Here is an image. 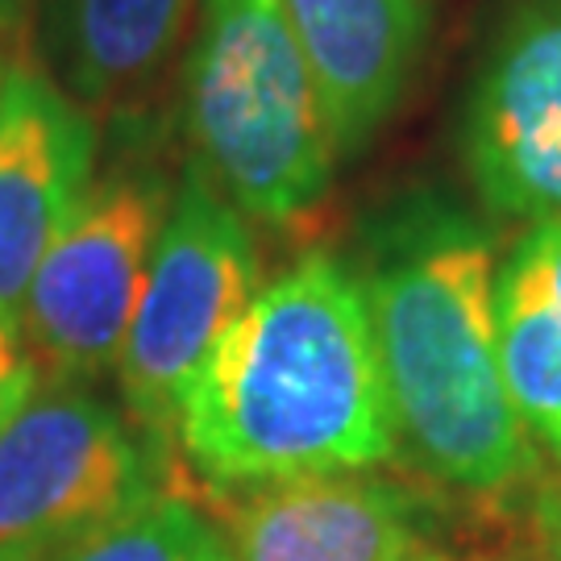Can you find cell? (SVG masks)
Masks as SVG:
<instances>
[{
	"mask_svg": "<svg viewBox=\"0 0 561 561\" xmlns=\"http://www.w3.org/2000/svg\"><path fill=\"white\" fill-rule=\"evenodd\" d=\"M175 454L204 491L400 454L358 275L337 254L308 250L254 291L183 396Z\"/></svg>",
	"mask_w": 561,
	"mask_h": 561,
	"instance_id": "6da1fadb",
	"label": "cell"
},
{
	"mask_svg": "<svg viewBox=\"0 0 561 561\" xmlns=\"http://www.w3.org/2000/svg\"><path fill=\"white\" fill-rule=\"evenodd\" d=\"M495 241L442 196L382 208L354 271L379 350L396 442L433 482L503 495L541 474L495 341Z\"/></svg>",
	"mask_w": 561,
	"mask_h": 561,
	"instance_id": "7a4b0ae2",
	"label": "cell"
},
{
	"mask_svg": "<svg viewBox=\"0 0 561 561\" xmlns=\"http://www.w3.org/2000/svg\"><path fill=\"white\" fill-rule=\"evenodd\" d=\"M183 62L196 171L245 221L287 229L321 213L337 141L283 0H201Z\"/></svg>",
	"mask_w": 561,
	"mask_h": 561,
	"instance_id": "3957f363",
	"label": "cell"
},
{
	"mask_svg": "<svg viewBox=\"0 0 561 561\" xmlns=\"http://www.w3.org/2000/svg\"><path fill=\"white\" fill-rule=\"evenodd\" d=\"M259 291V241L250 221L201 171L171 196L138 308L117 354L125 416L167 458L187 387Z\"/></svg>",
	"mask_w": 561,
	"mask_h": 561,
	"instance_id": "277c9868",
	"label": "cell"
},
{
	"mask_svg": "<svg viewBox=\"0 0 561 561\" xmlns=\"http://www.w3.org/2000/svg\"><path fill=\"white\" fill-rule=\"evenodd\" d=\"M162 491V458L88 382L38 379L0 424V561H55Z\"/></svg>",
	"mask_w": 561,
	"mask_h": 561,
	"instance_id": "5b68a950",
	"label": "cell"
},
{
	"mask_svg": "<svg viewBox=\"0 0 561 561\" xmlns=\"http://www.w3.org/2000/svg\"><path fill=\"white\" fill-rule=\"evenodd\" d=\"M167 208L159 171L113 167L92 180L18 308L38 379L92 382L117 366Z\"/></svg>",
	"mask_w": 561,
	"mask_h": 561,
	"instance_id": "8992f818",
	"label": "cell"
},
{
	"mask_svg": "<svg viewBox=\"0 0 561 561\" xmlns=\"http://www.w3.org/2000/svg\"><path fill=\"white\" fill-rule=\"evenodd\" d=\"M461 162L486 213L561 221V0H516L482 55Z\"/></svg>",
	"mask_w": 561,
	"mask_h": 561,
	"instance_id": "52a82bcc",
	"label": "cell"
},
{
	"mask_svg": "<svg viewBox=\"0 0 561 561\" xmlns=\"http://www.w3.org/2000/svg\"><path fill=\"white\" fill-rule=\"evenodd\" d=\"M96 180V121L30 59L0 76V312L18 317L42 254Z\"/></svg>",
	"mask_w": 561,
	"mask_h": 561,
	"instance_id": "ba28073f",
	"label": "cell"
},
{
	"mask_svg": "<svg viewBox=\"0 0 561 561\" xmlns=\"http://www.w3.org/2000/svg\"><path fill=\"white\" fill-rule=\"evenodd\" d=\"M233 561H421L412 495L370 470L204 491Z\"/></svg>",
	"mask_w": 561,
	"mask_h": 561,
	"instance_id": "9c48e42d",
	"label": "cell"
},
{
	"mask_svg": "<svg viewBox=\"0 0 561 561\" xmlns=\"http://www.w3.org/2000/svg\"><path fill=\"white\" fill-rule=\"evenodd\" d=\"M341 159L362 154L400 108L428 34L424 0H283Z\"/></svg>",
	"mask_w": 561,
	"mask_h": 561,
	"instance_id": "30bf717a",
	"label": "cell"
},
{
	"mask_svg": "<svg viewBox=\"0 0 561 561\" xmlns=\"http://www.w3.org/2000/svg\"><path fill=\"white\" fill-rule=\"evenodd\" d=\"M491 296L507 396L537 454L561 466V221L524 229Z\"/></svg>",
	"mask_w": 561,
	"mask_h": 561,
	"instance_id": "8fae6325",
	"label": "cell"
},
{
	"mask_svg": "<svg viewBox=\"0 0 561 561\" xmlns=\"http://www.w3.org/2000/svg\"><path fill=\"white\" fill-rule=\"evenodd\" d=\"M201 0H59V50L76 101L138 92L175 55Z\"/></svg>",
	"mask_w": 561,
	"mask_h": 561,
	"instance_id": "7c38bea8",
	"label": "cell"
},
{
	"mask_svg": "<svg viewBox=\"0 0 561 561\" xmlns=\"http://www.w3.org/2000/svg\"><path fill=\"white\" fill-rule=\"evenodd\" d=\"M221 549L217 520L180 486H162L55 561H213Z\"/></svg>",
	"mask_w": 561,
	"mask_h": 561,
	"instance_id": "4fadbf2b",
	"label": "cell"
},
{
	"mask_svg": "<svg viewBox=\"0 0 561 561\" xmlns=\"http://www.w3.org/2000/svg\"><path fill=\"white\" fill-rule=\"evenodd\" d=\"M34 387H38V366H34L25 341H21L18 317L0 312V424L30 400Z\"/></svg>",
	"mask_w": 561,
	"mask_h": 561,
	"instance_id": "5bb4252c",
	"label": "cell"
},
{
	"mask_svg": "<svg viewBox=\"0 0 561 561\" xmlns=\"http://www.w3.org/2000/svg\"><path fill=\"white\" fill-rule=\"evenodd\" d=\"M524 524H528V549L561 561V466L528 482Z\"/></svg>",
	"mask_w": 561,
	"mask_h": 561,
	"instance_id": "9a60e30c",
	"label": "cell"
},
{
	"mask_svg": "<svg viewBox=\"0 0 561 561\" xmlns=\"http://www.w3.org/2000/svg\"><path fill=\"white\" fill-rule=\"evenodd\" d=\"M507 561H558V558H545V553H537V549H528V545H524L520 553H516V558H507Z\"/></svg>",
	"mask_w": 561,
	"mask_h": 561,
	"instance_id": "2e32d148",
	"label": "cell"
},
{
	"mask_svg": "<svg viewBox=\"0 0 561 561\" xmlns=\"http://www.w3.org/2000/svg\"><path fill=\"white\" fill-rule=\"evenodd\" d=\"M421 561H449V558H442V553H428V549H424Z\"/></svg>",
	"mask_w": 561,
	"mask_h": 561,
	"instance_id": "e0dca14e",
	"label": "cell"
},
{
	"mask_svg": "<svg viewBox=\"0 0 561 561\" xmlns=\"http://www.w3.org/2000/svg\"><path fill=\"white\" fill-rule=\"evenodd\" d=\"M213 561H233V553H229V549H221V553H217Z\"/></svg>",
	"mask_w": 561,
	"mask_h": 561,
	"instance_id": "ac0fdd59",
	"label": "cell"
},
{
	"mask_svg": "<svg viewBox=\"0 0 561 561\" xmlns=\"http://www.w3.org/2000/svg\"><path fill=\"white\" fill-rule=\"evenodd\" d=\"M0 76H4V62H0Z\"/></svg>",
	"mask_w": 561,
	"mask_h": 561,
	"instance_id": "d6986e66",
	"label": "cell"
}]
</instances>
